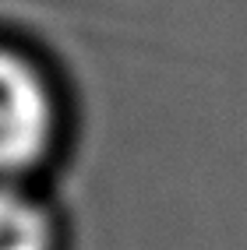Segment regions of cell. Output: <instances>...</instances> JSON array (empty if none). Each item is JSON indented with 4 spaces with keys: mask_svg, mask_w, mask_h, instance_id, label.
Masks as SVG:
<instances>
[{
    "mask_svg": "<svg viewBox=\"0 0 247 250\" xmlns=\"http://www.w3.org/2000/svg\"><path fill=\"white\" fill-rule=\"evenodd\" d=\"M53 95L39 71L0 49V173L32 166L53 141Z\"/></svg>",
    "mask_w": 247,
    "mask_h": 250,
    "instance_id": "obj_1",
    "label": "cell"
},
{
    "mask_svg": "<svg viewBox=\"0 0 247 250\" xmlns=\"http://www.w3.org/2000/svg\"><path fill=\"white\" fill-rule=\"evenodd\" d=\"M49 215L18 190H0V250H49Z\"/></svg>",
    "mask_w": 247,
    "mask_h": 250,
    "instance_id": "obj_2",
    "label": "cell"
}]
</instances>
